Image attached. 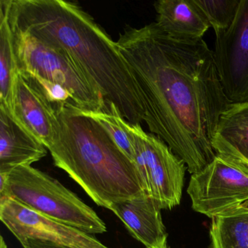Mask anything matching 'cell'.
I'll use <instances>...</instances> for the list:
<instances>
[{"instance_id":"1","label":"cell","mask_w":248,"mask_h":248,"mask_svg":"<svg viewBox=\"0 0 248 248\" xmlns=\"http://www.w3.org/2000/svg\"><path fill=\"white\" fill-rule=\"evenodd\" d=\"M117 46L139 86L151 133L191 174L216 155L213 138L232 104L223 91L214 53L202 39L172 37L156 22L127 27Z\"/></svg>"},{"instance_id":"2","label":"cell","mask_w":248,"mask_h":248,"mask_svg":"<svg viewBox=\"0 0 248 248\" xmlns=\"http://www.w3.org/2000/svg\"><path fill=\"white\" fill-rule=\"evenodd\" d=\"M10 22L13 30L66 51L101 92L110 112L113 105L130 124L144 122L139 86L117 42L78 4L12 0Z\"/></svg>"},{"instance_id":"3","label":"cell","mask_w":248,"mask_h":248,"mask_svg":"<svg viewBox=\"0 0 248 248\" xmlns=\"http://www.w3.org/2000/svg\"><path fill=\"white\" fill-rule=\"evenodd\" d=\"M56 112V133L47 149L55 165L95 204L110 210L114 203L147 194L136 164L98 122L72 106Z\"/></svg>"},{"instance_id":"4","label":"cell","mask_w":248,"mask_h":248,"mask_svg":"<svg viewBox=\"0 0 248 248\" xmlns=\"http://www.w3.org/2000/svg\"><path fill=\"white\" fill-rule=\"evenodd\" d=\"M9 197L30 210L90 234L107 232L105 223L77 194L48 174L20 166L0 186V198Z\"/></svg>"},{"instance_id":"5","label":"cell","mask_w":248,"mask_h":248,"mask_svg":"<svg viewBox=\"0 0 248 248\" xmlns=\"http://www.w3.org/2000/svg\"><path fill=\"white\" fill-rule=\"evenodd\" d=\"M12 30L20 73L62 85L82 111L110 112L101 92L66 51L29 33Z\"/></svg>"},{"instance_id":"6","label":"cell","mask_w":248,"mask_h":248,"mask_svg":"<svg viewBox=\"0 0 248 248\" xmlns=\"http://www.w3.org/2000/svg\"><path fill=\"white\" fill-rule=\"evenodd\" d=\"M136 151L135 164L146 192L161 209L171 210L181 202L186 164L158 136L147 133L140 124L127 123Z\"/></svg>"},{"instance_id":"7","label":"cell","mask_w":248,"mask_h":248,"mask_svg":"<svg viewBox=\"0 0 248 248\" xmlns=\"http://www.w3.org/2000/svg\"><path fill=\"white\" fill-rule=\"evenodd\" d=\"M194 211L213 218L248 200V167L216 154L213 160L192 174L187 188Z\"/></svg>"},{"instance_id":"8","label":"cell","mask_w":248,"mask_h":248,"mask_svg":"<svg viewBox=\"0 0 248 248\" xmlns=\"http://www.w3.org/2000/svg\"><path fill=\"white\" fill-rule=\"evenodd\" d=\"M215 33L213 53L225 95L232 104L248 103V0H240L229 28Z\"/></svg>"},{"instance_id":"9","label":"cell","mask_w":248,"mask_h":248,"mask_svg":"<svg viewBox=\"0 0 248 248\" xmlns=\"http://www.w3.org/2000/svg\"><path fill=\"white\" fill-rule=\"evenodd\" d=\"M0 220L18 240L32 238L72 248H109L90 233L45 217L9 197L0 198Z\"/></svg>"},{"instance_id":"10","label":"cell","mask_w":248,"mask_h":248,"mask_svg":"<svg viewBox=\"0 0 248 248\" xmlns=\"http://www.w3.org/2000/svg\"><path fill=\"white\" fill-rule=\"evenodd\" d=\"M161 210L156 201L148 194L114 203L110 208L124 223L132 236L146 248L168 247V233Z\"/></svg>"},{"instance_id":"11","label":"cell","mask_w":248,"mask_h":248,"mask_svg":"<svg viewBox=\"0 0 248 248\" xmlns=\"http://www.w3.org/2000/svg\"><path fill=\"white\" fill-rule=\"evenodd\" d=\"M13 117L46 148L53 142L57 117L53 106L35 86L19 74Z\"/></svg>"},{"instance_id":"12","label":"cell","mask_w":248,"mask_h":248,"mask_svg":"<svg viewBox=\"0 0 248 248\" xmlns=\"http://www.w3.org/2000/svg\"><path fill=\"white\" fill-rule=\"evenodd\" d=\"M47 154L46 146L0 106V173L30 166Z\"/></svg>"},{"instance_id":"13","label":"cell","mask_w":248,"mask_h":248,"mask_svg":"<svg viewBox=\"0 0 248 248\" xmlns=\"http://www.w3.org/2000/svg\"><path fill=\"white\" fill-rule=\"evenodd\" d=\"M155 8L156 24L175 38L202 39L210 27L196 0H159Z\"/></svg>"},{"instance_id":"14","label":"cell","mask_w":248,"mask_h":248,"mask_svg":"<svg viewBox=\"0 0 248 248\" xmlns=\"http://www.w3.org/2000/svg\"><path fill=\"white\" fill-rule=\"evenodd\" d=\"M213 146L248 167V103L232 104L222 114Z\"/></svg>"},{"instance_id":"15","label":"cell","mask_w":248,"mask_h":248,"mask_svg":"<svg viewBox=\"0 0 248 248\" xmlns=\"http://www.w3.org/2000/svg\"><path fill=\"white\" fill-rule=\"evenodd\" d=\"M12 0L0 1V106L13 115L19 68L10 22Z\"/></svg>"},{"instance_id":"16","label":"cell","mask_w":248,"mask_h":248,"mask_svg":"<svg viewBox=\"0 0 248 248\" xmlns=\"http://www.w3.org/2000/svg\"><path fill=\"white\" fill-rule=\"evenodd\" d=\"M211 219L210 248H248V200Z\"/></svg>"},{"instance_id":"17","label":"cell","mask_w":248,"mask_h":248,"mask_svg":"<svg viewBox=\"0 0 248 248\" xmlns=\"http://www.w3.org/2000/svg\"><path fill=\"white\" fill-rule=\"evenodd\" d=\"M110 109L111 112L105 111L95 112L82 111L98 122L105 129L117 146L134 162L136 151L133 138L127 128V122L120 115L114 106L111 105Z\"/></svg>"},{"instance_id":"18","label":"cell","mask_w":248,"mask_h":248,"mask_svg":"<svg viewBox=\"0 0 248 248\" xmlns=\"http://www.w3.org/2000/svg\"><path fill=\"white\" fill-rule=\"evenodd\" d=\"M240 0H196L215 32L227 30L236 17Z\"/></svg>"},{"instance_id":"19","label":"cell","mask_w":248,"mask_h":248,"mask_svg":"<svg viewBox=\"0 0 248 248\" xmlns=\"http://www.w3.org/2000/svg\"><path fill=\"white\" fill-rule=\"evenodd\" d=\"M18 241L24 248H72L70 247L48 242V241L32 239V238H23Z\"/></svg>"},{"instance_id":"20","label":"cell","mask_w":248,"mask_h":248,"mask_svg":"<svg viewBox=\"0 0 248 248\" xmlns=\"http://www.w3.org/2000/svg\"><path fill=\"white\" fill-rule=\"evenodd\" d=\"M0 248H8L6 242H5V239L2 236H0Z\"/></svg>"},{"instance_id":"21","label":"cell","mask_w":248,"mask_h":248,"mask_svg":"<svg viewBox=\"0 0 248 248\" xmlns=\"http://www.w3.org/2000/svg\"><path fill=\"white\" fill-rule=\"evenodd\" d=\"M169 248V247H167V248Z\"/></svg>"}]
</instances>
